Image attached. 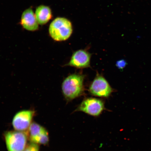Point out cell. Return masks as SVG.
I'll return each instance as SVG.
<instances>
[{"instance_id":"obj_2","label":"cell","mask_w":151,"mask_h":151,"mask_svg":"<svg viewBox=\"0 0 151 151\" xmlns=\"http://www.w3.org/2000/svg\"><path fill=\"white\" fill-rule=\"evenodd\" d=\"M72 24L67 19L58 17L55 19L49 27V34L57 41H64L68 39L73 33Z\"/></svg>"},{"instance_id":"obj_11","label":"cell","mask_w":151,"mask_h":151,"mask_svg":"<svg viewBox=\"0 0 151 151\" xmlns=\"http://www.w3.org/2000/svg\"><path fill=\"white\" fill-rule=\"evenodd\" d=\"M49 141L48 132L45 129L38 136L34 139L32 142L39 144L46 145Z\"/></svg>"},{"instance_id":"obj_5","label":"cell","mask_w":151,"mask_h":151,"mask_svg":"<svg viewBox=\"0 0 151 151\" xmlns=\"http://www.w3.org/2000/svg\"><path fill=\"white\" fill-rule=\"evenodd\" d=\"M89 90L92 95L104 98L109 97L113 91L104 77L98 73L90 85Z\"/></svg>"},{"instance_id":"obj_4","label":"cell","mask_w":151,"mask_h":151,"mask_svg":"<svg viewBox=\"0 0 151 151\" xmlns=\"http://www.w3.org/2000/svg\"><path fill=\"white\" fill-rule=\"evenodd\" d=\"M28 133L22 131H9L5 134L8 151H23L26 147Z\"/></svg>"},{"instance_id":"obj_10","label":"cell","mask_w":151,"mask_h":151,"mask_svg":"<svg viewBox=\"0 0 151 151\" xmlns=\"http://www.w3.org/2000/svg\"><path fill=\"white\" fill-rule=\"evenodd\" d=\"M28 134L30 139L32 142L34 139L40 134L45 129L42 126L35 122L32 123L28 128Z\"/></svg>"},{"instance_id":"obj_7","label":"cell","mask_w":151,"mask_h":151,"mask_svg":"<svg viewBox=\"0 0 151 151\" xmlns=\"http://www.w3.org/2000/svg\"><path fill=\"white\" fill-rule=\"evenodd\" d=\"M91 56V54L86 50H77L73 52L70 61L65 66H70L78 69L90 67Z\"/></svg>"},{"instance_id":"obj_6","label":"cell","mask_w":151,"mask_h":151,"mask_svg":"<svg viewBox=\"0 0 151 151\" xmlns=\"http://www.w3.org/2000/svg\"><path fill=\"white\" fill-rule=\"evenodd\" d=\"M31 110L20 111L15 115L13 119L12 125L17 131H22L29 128L34 115Z\"/></svg>"},{"instance_id":"obj_9","label":"cell","mask_w":151,"mask_h":151,"mask_svg":"<svg viewBox=\"0 0 151 151\" xmlns=\"http://www.w3.org/2000/svg\"><path fill=\"white\" fill-rule=\"evenodd\" d=\"M35 16L38 23L40 25H43L52 18V11L49 7L41 5L37 8Z\"/></svg>"},{"instance_id":"obj_3","label":"cell","mask_w":151,"mask_h":151,"mask_svg":"<svg viewBox=\"0 0 151 151\" xmlns=\"http://www.w3.org/2000/svg\"><path fill=\"white\" fill-rule=\"evenodd\" d=\"M105 110V103L103 100L89 98L84 99L74 112H83L94 117H98Z\"/></svg>"},{"instance_id":"obj_8","label":"cell","mask_w":151,"mask_h":151,"mask_svg":"<svg viewBox=\"0 0 151 151\" xmlns=\"http://www.w3.org/2000/svg\"><path fill=\"white\" fill-rule=\"evenodd\" d=\"M20 24L24 29L28 31H34L39 28L38 23L31 8L26 9L22 13Z\"/></svg>"},{"instance_id":"obj_1","label":"cell","mask_w":151,"mask_h":151,"mask_svg":"<svg viewBox=\"0 0 151 151\" xmlns=\"http://www.w3.org/2000/svg\"><path fill=\"white\" fill-rule=\"evenodd\" d=\"M85 76L75 73L68 76L62 84V93L67 101H72L83 93Z\"/></svg>"},{"instance_id":"obj_13","label":"cell","mask_w":151,"mask_h":151,"mask_svg":"<svg viewBox=\"0 0 151 151\" xmlns=\"http://www.w3.org/2000/svg\"><path fill=\"white\" fill-rule=\"evenodd\" d=\"M127 64V62L125 60L122 59L116 62V66L119 69L122 70L126 67Z\"/></svg>"},{"instance_id":"obj_12","label":"cell","mask_w":151,"mask_h":151,"mask_svg":"<svg viewBox=\"0 0 151 151\" xmlns=\"http://www.w3.org/2000/svg\"><path fill=\"white\" fill-rule=\"evenodd\" d=\"M39 147L37 143H30L27 145L23 151H39Z\"/></svg>"}]
</instances>
